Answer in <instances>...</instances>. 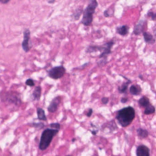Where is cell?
<instances>
[{
	"label": "cell",
	"instance_id": "cell-1",
	"mask_svg": "<svg viewBox=\"0 0 156 156\" xmlns=\"http://www.w3.org/2000/svg\"><path fill=\"white\" fill-rule=\"evenodd\" d=\"M135 117L136 111L135 108L129 106L118 110L115 118L121 126L126 127L132 123Z\"/></svg>",
	"mask_w": 156,
	"mask_h": 156
},
{
	"label": "cell",
	"instance_id": "cell-2",
	"mask_svg": "<svg viewBox=\"0 0 156 156\" xmlns=\"http://www.w3.org/2000/svg\"><path fill=\"white\" fill-rule=\"evenodd\" d=\"M59 130L53 128H47L43 131L41 134L38 148L40 150L47 149L51 143L53 138L59 132Z\"/></svg>",
	"mask_w": 156,
	"mask_h": 156
},
{
	"label": "cell",
	"instance_id": "cell-3",
	"mask_svg": "<svg viewBox=\"0 0 156 156\" xmlns=\"http://www.w3.org/2000/svg\"><path fill=\"white\" fill-rule=\"evenodd\" d=\"M98 6L97 0H90L87 8L83 11V17L81 23L85 26H89L92 25L94 18V14Z\"/></svg>",
	"mask_w": 156,
	"mask_h": 156
},
{
	"label": "cell",
	"instance_id": "cell-4",
	"mask_svg": "<svg viewBox=\"0 0 156 156\" xmlns=\"http://www.w3.org/2000/svg\"><path fill=\"white\" fill-rule=\"evenodd\" d=\"M114 44L115 42L113 40H111V41L104 44V50L99 56V59L100 60L97 62L99 68H102L107 63L108 57V55L112 53L111 49Z\"/></svg>",
	"mask_w": 156,
	"mask_h": 156
},
{
	"label": "cell",
	"instance_id": "cell-5",
	"mask_svg": "<svg viewBox=\"0 0 156 156\" xmlns=\"http://www.w3.org/2000/svg\"><path fill=\"white\" fill-rule=\"evenodd\" d=\"M2 102H8L9 104L14 105L18 107L22 104L21 99L18 94L15 93H5L2 98Z\"/></svg>",
	"mask_w": 156,
	"mask_h": 156
},
{
	"label": "cell",
	"instance_id": "cell-6",
	"mask_svg": "<svg viewBox=\"0 0 156 156\" xmlns=\"http://www.w3.org/2000/svg\"><path fill=\"white\" fill-rule=\"evenodd\" d=\"M66 72V69L63 65L55 66L48 71V75L51 78L59 79L63 77Z\"/></svg>",
	"mask_w": 156,
	"mask_h": 156
},
{
	"label": "cell",
	"instance_id": "cell-7",
	"mask_svg": "<svg viewBox=\"0 0 156 156\" xmlns=\"http://www.w3.org/2000/svg\"><path fill=\"white\" fill-rule=\"evenodd\" d=\"M22 46L25 52H28L31 48L30 43V32L28 29H25L24 32V39Z\"/></svg>",
	"mask_w": 156,
	"mask_h": 156
},
{
	"label": "cell",
	"instance_id": "cell-8",
	"mask_svg": "<svg viewBox=\"0 0 156 156\" xmlns=\"http://www.w3.org/2000/svg\"><path fill=\"white\" fill-rule=\"evenodd\" d=\"M61 102V97L57 96L53 98L51 102L50 103L49 106L47 108V110L49 112L53 113L56 112L57 109H58V106H59V105H60Z\"/></svg>",
	"mask_w": 156,
	"mask_h": 156
},
{
	"label": "cell",
	"instance_id": "cell-9",
	"mask_svg": "<svg viewBox=\"0 0 156 156\" xmlns=\"http://www.w3.org/2000/svg\"><path fill=\"white\" fill-rule=\"evenodd\" d=\"M136 155L137 156H150V150L146 145H139L136 150Z\"/></svg>",
	"mask_w": 156,
	"mask_h": 156
},
{
	"label": "cell",
	"instance_id": "cell-10",
	"mask_svg": "<svg viewBox=\"0 0 156 156\" xmlns=\"http://www.w3.org/2000/svg\"><path fill=\"white\" fill-rule=\"evenodd\" d=\"M144 25L145 21L143 20H141L134 27V28L133 33L136 35H139L144 31Z\"/></svg>",
	"mask_w": 156,
	"mask_h": 156
},
{
	"label": "cell",
	"instance_id": "cell-11",
	"mask_svg": "<svg viewBox=\"0 0 156 156\" xmlns=\"http://www.w3.org/2000/svg\"><path fill=\"white\" fill-rule=\"evenodd\" d=\"M129 92L132 95L138 96L142 92V88L138 84H133L130 87Z\"/></svg>",
	"mask_w": 156,
	"mask_h": 156
},
{
	"label": "cell",
	"instance_id": "cell-12",
	"mask_svg": "<svg viewBox=\"0 0 156 156\" xmlns=\"http://www.w3.org/2000/svg\"><path fill=\"white\" fill-rule=\"evenodd\" d=\"M131 82V81L128 79V80H127V81L123 82L121 86L118 87V92L120 94H126L127 90H128V86Z\"/></svg>",
	"mask_w": 156,
	"mask_h": 156
},
{
	"label": "cell",
	"instance_id": "cell-13",
	"mask_svg": "<svg viewBox=\"0 0 156 156\" xmlns=\"http://www.w3.org/2000/svg\"><path fill=\"white\" fill-rule=\"evenodd\" d=\"M130 28L126 25L117 27L116 28V33L121 36H125L128 35Z\"/></svg>",
	"mask_w": 156,
	"mask_h": 156
},
{
	"label": "cell",
	"instance_id": "cell-14",
	"mask_svg": "<svg viewBox=\"0 0 156 156\" xmlns=\"http://www.w3.org/2000/svg\"><path fill=\"white\" fill-rule=\"evenodd\" d=\"M102 127H104V128H108L111 132H113L118 129V126L114 120H112L104 124Z\"/></svg>",
	"mask_w": 156,
	"mask_h": 156
},
{
	"label": "cell",
	"instance_id": "cell-15",
	"mask_svg": "<svg viewBox=\"0 0 156 156\" xmlns=\"http://www.w3.org/2000/svg\"><path fill=\"white\" fill-rule=\"evenodd\" d=\"M137 135L140 139H144L148 137V131L146 129L139 128L137 130Z\"/></svg>",
	"mask_w": 156,
	"mask_h": 156
},
{
	"label": "cell",
	"instance_id": "cell-16",
	"mask_svg": "<svg viewBox=\"0 0 156 156\" xmlns=\"http://www.w3.org/2000/svg\"><path fill=\"white\" fill-rule=\"evenodd\" d=\"M143 36L144 41L146 43L151 45H153L155 43V38L153 37V35L150 33L143 32Z\"/></svg>",
	"mask_w": 156,
	"mask_h": 156
},
{
	"label": "cell",
	"instance_id": "cell-17",
	"mask_svg": "<svg viewBox=\"0 0 156 156\" xmlns=\"http://www.w3.org/2000/svg\"><path fill=\"white\" fill-rule=\"evenodd\" d=\"M41 88L40 86H37L35 88L32 93V97H33L34 101H39L41 97Z\"/></svg>",
	"mask_w": 156,
	"mask_h": 156
},
{
	"label": "cell",
	"instance_id": "cell-18",
	"mask_svg": "<svg viewBox=\"0 0 156 156\" xmlns=\"http://www.w3.org/2000/svg\"><path fill=\"white\" fill-rule=\"evenodd\" d=\"M104 45L102 46H97V45L89 46L87 48L86 52L88 53H92L96 52L98 51L102 52L104 50Z\"/></svg>",
	"mask_w": 156,
	"mask_h": 156
},
{
	"label": "cell",
	"instance_id": "cell-19",
	"mask_svg": "<svg viewBox=\"0 0 156 156\" xmlns=\"http://www.w3.org/2000/svg\"><path fill=\"white\" fill-rule=\"evenodd\" d=\"M37 114L38 115V119L40 121H46L47 117L45 115V111L41 108L38 107L37 108Z\"/></svg>",
	"mask_w": 156,
	"mask_h": 156
},
{
	"label": "cell",
	"instance_id": "cell-20",
	"mask_svg": "<svg viewBox=\"0 0 156 156\" xmlns=\"http://www.w3.org/2000/svg\"><path fill=\"white\" fill-rule=\"evenodd\" d=\"M138 104L142 107L145 108L150 104V99L146 96H143L138 100Z\"/></svg>",
	"mask_w": 156,
	"mask_h": 156
},
{
	"label": "cell",
	"instance_id": "cell-21",
	"mask_svg": "<svg viewBox=\"0 0 156 156\" xmlns=\"http://www.w3.org/2000/svg\"><path fill=\"white\" fill-rule=\"evenodd\" d=\"M145 110H144V113L146 115H150L154 113L155 112V108L153 105L150 104L148 105L146 107Z\"/></svg>",
	"mask_w": 156,
	"mask_h": 156
},
{
	"label": "cell",
	"instance_id": "cell-22",
	"mask_svg": "<svg viewBox=\"0 0 156 156\" xmlns=\"http://www.w3.org/2000/svg\"><path fill=\"white\" fill-rule=\"evenodd\" d=\"M83 10L82 9L78 8L75 11V12L72 14V18L75 20H78L81 14L83 13Z\"/></svg>",
	"mask_w": 156,
	"mask_h": 156
},
{
	"label": "cell",
	"instance_id": "cell-23",
	"mask_svg": "<svg viewBox=\"0 0 156 156\" xmlns=\"http://www.w3.org/2000/svg\"><path fill=\"white\" fill-rule=\"evenodd\" d=\"M32 126L35 127L38 130H39L44 128L45 124L42 122L33 123H32Z\"/></svg>",
	"mask_w": 156,
	"mask_h": 156
},
{
	"label": "cell",
	"instance_id": "cell-24",
	"mask_svg": "<svg viewBox=\"0 0 156 156\" xmlns=\"http://www.w3.org/2000/svg\"><path fill=\"white\" fill-rule=\"evenodd\" d=\"M25 84L27 86H30L31 87H34L35 86V82H34V80L31 78L28 79L26 81Z\"/></svg>",
	"mask_w": 156,
	"mask_h": 156
},
{
	"label": "cell",
	"instance_id": "cell-25",
	"mask_svg": "<svg viewBox=\"0 0 156 156\" xmlns=\"http://www.w3.org/2000/svg\"><path fill=\"white\" fill-rule=\"evenodd\" d=\"M50 127L53 129H57L60 130L61 129V124L58 123H53L51 124L50 125Z\"/></svg>",
	"mask_w": 156,
	"mask_h": 156
},
{
	"label": "cell",
	"instance_id": "cell-26",
	"mask_svg": "<svg viewBox=\"0 0 156 156\" xmlns=\"http://www.w3.org/2000/svg\"><path fill=\"white\" fill-rule=\"evenodd\" d=\"M148 17H151L152 20H155L156 14V13H154L153 12H148Z\"/></svg>",
	"mask_w": 156,
	"mask_h": 156
},
{
	"label": "cell",
	"instance_id": "cell-27",
	"mask_svg": "<svg viewBox=\"0 0 156 156\" xmlns=\"http://www.w3.org/2000/svg\"><path fill=\"white\" fill-rule=\"evenodd\" d=\"M101 102L103 105H106L109 102V98H108L104 97L101 99Z\"/></svg>",
	"mask_w": 156,
	"mask_h": 156
},
{
	"label": "cell",
	"instance_id": "cell-28",
	"mask_svg": "<svg viewBox=\"0 0 156 156\" xmlns=\"http://www.w3.org/2000/svg\"><path fill=\"white\" fill-rule=\"evenodd\" d=\"M93 113V109L92 108H90L89 109L88 111V112L87 113V116L88 117H90L91 116H92V114Z\"/></svg>",
	"mask_w": 156,
	"mask_h": 156
},
{
	"label": "cell",
	"instance_id": "cell-29",
	"mask_svg": "<svg viewBox=\"0 0 156 156\" xmlns=\"http://www.w3.org/2000/svg\"><path fill=\"white\" fill-rule=\"evenodd\" d=\"M128 101V98L127 97H123L121 98V102L122 104H125Z\"/></svg>",
	"mask_w": 156,
	"mask_h": 156
},
{
	"label": "cell",
	"instance_id": "cell-30",
	"mask_svg": "<svg viewBox=\"0 0 156 156\" xmlns=\"http://www.w3.org/2000/svg\"><path fill=\"white\" fill-rule=\"evenodd\" d=\"M10 0H0V2H1L2 4H7Z\"/></svg>",
	"mask_w": 156,
	"mask_h": 156
},
{
	"label": "cell",
	"instance_id": "cell-31",
	"mask_svg": "<svg viewBox=\"0 0 156 156\" xmlns=\"http://www.w3.org/2000/svg\"><path fill=\"white\" fill-rule=\"evenodd\" d=\"M104 15L106 18H108V17H109V14H108V12L107 10L105 11L104 12Z\"/></svg>",
	"mask_w": 156,
	"mask_h": 156
},
{
	"label": "cell",
	"instance_id": "cell-32",
	"mask_svg": "<svg viewBox=\"0 0 156 156\" xmlns=\"http://www.w3.org/2000/svg\"><path fill=\"white\" fill-rule=\"evenodd\" d=\"M98 131V130H96V131H95V130H94V131H91V133H92V135H94V136H96Z\"/></svg>",
	"mask_w": 156,
	"mask_h": 156
},
{
	"label": "cell",
	"instance_id": "cell-33",
	"mask_svg": "<svg viewBox=\"0 0 156 156\" xmlns=\"http://www.w3.org/2000/svg\"><path fill=\"white\" fill-rule=\"evenodd\" d=\"M139 78H140L141 80H144V78H143V76H142V75H140L139 76Z\"/></svg>",
	"mask_w": 156,
	"mask_h": 156
},
{
	"label": "cell",
	"instance_id": "cell-34",
	"mask_svg": "<svg viewBox=\"0 0 156 156\" xmlns=\"http://www.w3.org/2000/svg\"><path fill=\"white\" fill-rule=\"evenodd\" d=\"M76 141V139L75 138H73V139H72V140H71V141H72V142H74L75 141Z\"/></svg>",
	"mask_w": 156,
	"mask_h": 156
}]
</instances>
